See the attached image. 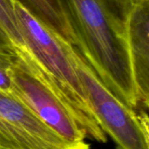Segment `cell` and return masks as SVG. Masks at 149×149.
Wrapping results in <instances>:
<instances>
[{
    "mask_svg": "<svg viewBox=\"0 0 149 149\" xmlns=\"http://www.w3.org/2000/svg\"><path fill=\"white\" fill-rule=\"evenodd\" d=\"M141 0H107L113 11L125 22V17L128 10L134 4Z\"/></svg>",
    "mask_w": 149,
    "mask_h": 149,
    "instance_id": "9c48e42d",
    "label": "cell"
},
{
    "mask_svg": "<svg viewBox=\"0 0 149 149\" xmlns=\"http://www.w3.org/2000/svg\"><path fill=\"white\" fill-rule=\"evenodd\" d=\"M0 52L15 54L16 49L10 40L6 37V35L0 29Z\"/></svg>",
    "mask_w": 149,
    "mask_h": 149,
    "instance_id": "30bf717a",
    "label": "cell"
},
{
    "mask_svg": "<svg viewBox=\"0 0 149 149\" xmlns=\"http://www.w3.org/2000/svg\"><path fill=\"white\" fill-rule=\"evenodd\" d=\"M0 149H5V148H0Z\"/></svg>",
    "mask_w": 149,
    "mask_h": 149,
    "instance_id": "8fae6325",
    "label": "cell"
},
{
    "mask_svg": "<svg viewBox=\"0 0 149 149\" xmlns=\"http://www.w3.org/2000/svg\"><path fill=\"white\" fill-rule=\"evenodd\" d=\"M0 29L10 40L16 51H25L17 23L15 0H0Z\"/></svg>",
    "mask_w": 149,
    "mask_h": 149,
    "instance_id": "52a82bcc",
    "label": "cell"
},
{
    "mask_svg": "<svg viewBox=\"0 0 149 149\" xmlns=\"http://www.w3.org/2000/svg\"><path fill=\"white\" fill-rule=\"evenodd\" d=\"M72 56L89 107L117 149H149L147 111L133 110L118 100L74 45H72Z\"/></svg>",
    "mask_w": 149,
    "mask_h": 149,
    "instance_id": "7a4b0ae2",
    "label": "cell"
},
{
    "mask_svg": "<svg viewBox=\"0 0 149 149\" xmlns=\"http://www.w3.org/2000/svg\"><path fill=\"white\" fill-rule=\"evenodd\" d=\"M15 54L0 52V91L10 93L12 87L11 66Z\"/></svg>",
    "mask_w": 149,
    "mask_h": 149,
    "instance_id": "ba28073f",
    "label": "cell"
},
{
    "mask_svg": "<svg viewBox=\"0 0 149 149\" xmlns=\"http://www.w3.org/2000/svg\"><path fill=\"white\" fill-rule=\"evenodd\" d=\"M10 74L12 87L10 94L64 140L72 143L85 141L86 136L72 113L25 52H16Z\"/></svg>",
    "mask_w": 149,
    "mask_h": 149,
    "instance_id": "3957f363",
    "label": "cell"
},
{
    "mask_svg": "<svg viewBox=\"0 0 149 149\" xmlns=\"http://www.w3.org/2000/svg\"><path fill=\"white\" fill-rule=\"evenodd\" d=\"M126 40L140 109L147 111L149 102V0L132 6L125 17Z\"/></svg>",
    "mask_w": 149,
    "mask_h": 149,
    "instance_id": "5b68a950",
    "label": "cell"
},
{
    "mask_svg": "<svg viewBox=\"0 0 149 149\" xmlns=\"http://www.w3.org/2000/svg\"><path fill=\"white\" fill-rule=\"evenodd\" d=\"M52 32L65 42L76 46L72 30L56 0H15Z\"/></svg>",
    "mask_w": 149,
    "mask_h": 149,
    "instance_id": "8992f818",
    "label": "cell"
},
{
    "mask_svg": "<svg viewBox=\"0 0 149 149\" xmlns=\"http://www.w3.org/2000/svg\"><path fill=\"white\" fill-rule=\"evenodd\" d=\"M76 47L103 85L127 107L140 110L126 40L125 22L107 0H56Z\"/></svg>",
    "mask_w": 149,
    "mask_h": 149,
    "instance_id": "6da1fadb",
    "label": "cell"
},
{
    "mask_svg": "<svg viewBox=\"0 0 149 149\" xmlns=\"http://www.w3.org/2000/svg\"><path fill=\"white\" fill-rule=\"evenodd\" d=\"M0 148L5 149H90L72 143L45 125L24 103L0 91Z\"/></svg>",
    "mask_w": 149,
    "mask_h": 149,
    "instance_id": "277c9868",
    "label": "cell"
}]
</instances>
